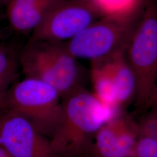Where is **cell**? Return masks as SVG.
Returning a JSON list of instances; mask_svg holds the SVG:
<instances>
[{
    "label": "cell",
    "mask_w": 157,
    "mask_h": 157,
    "mask_svg": "<svg viewBox=\"0 0 157 157\" xmlns=\"http://www.w3.org/2000/svg\"><path fill=\"white\" fill-rule=\"evenodd\" d=\"M149 109H152L157 111V87Z\"/></svg>",
    "instance_id": "15"
},
{
    "label": "cell",
    "mask_w": 157,
    "mask_h": 157,
    "mask_svg": "<svg viewBox=\"0 0 157 157\" xmlns=\"http://www.w3.org/2000/svg\"><path fill=\"white\" fill-rule=\"evenodd\" d=\"M0 157H11L5 148L0 144Z\"/></svg>",
    "instance_id": "16"
},
{
    "label": "cell",
    "mask_w": 157,
    "mask_h": 157,
    "mask_svg": "<svg viewBox=\"0 0 157 157\" xmlns=\"http://www.w3.org/2000/svg\"><path fill=\"white\" fill-rule=\"evenodd\" d=\"M0 144L11 157H57L50 139L19 114L0 112Z\"/></svg>",
    "instance_id": "7"
},
{
    "label": "cell",
    "mask_w": 157,
    "mask_h": 157,
    "mask_svg": "<svg viewBox=\"0 0 157 157\" xmlns=\"http://www.w3.org/2000/svg\"><path fill=\"white\" fill-rule=\"evenodd\" d=\"M134 157H157V139L145 136H138Z\"/></svg>",
    "instance_id": "14"
},
{
    "label": "cell",
    "mask_w": 157,
    "mask_h": 157,
    "mask_svg": "<svg viewBox=\"0 0 157 157\" xmlns=\"http://www.w3.org/2000/svg\"><path fill=\"white\" fill-rule=\"evenodd\" d=\"M22 46L16 41L0 44V104L6 91L19 77V52Z\"/></svg>",
    "instance_id": "12"
},
{
    "label": "cell",
    "mask_w": 157,
    "mask_h": 157,
    "mask_svg": "<svg viewBox=\"0 0 157 157\" xmlns=\"http://www.w3.org/2000/svg\"><path fill=\"white\" fill-rule=\"evenodd\" d=\"M103 15L124 13L133 10L143 0H94Z\"/></svg>",
    "instance_id": "13"
},
{
    "label": "cell",
    "mask_w": 157,
    "mask_h": 157,
    "mask_svg": "<svg viewBox=\"0 0 157 157\" xmlns=\"http://www.w3.org/2000/svg\"><path fill=\"white\" fill-rule=\"evenodd\" d=\"M19 62L25 77L50 84L62 100L83 87L84 68L64 43L29 39L21 48Z\"/></svg>",
    "instance_id": "2"
},
{
    "label": "cell",
    "mask_w": 157,
    "mask_h": 157,
    "mask_svg": "<svg viewBox=\"0 0 157 157\" xmlns=\"http://www.w3.org/2000/svg\"><path fill=\"white\" fill-rule=\"evenodd\" d=\"M110 67L116 92L118 106L123 108L134 100L136 95V80L129 65L126 53L107 59Z\"/></svg>",
    "instance_id": "10"
},
{
    "label": "cell",
    "mask_w": 157,
    "mask_h": 157,
    "mask_svg": "<svg viewBox=\"0 0 157 157\" xmlns=\"http://www.w3.org/2000/svg\"><path fill=\"white\" fill-rule=\"evenodd\" d=\"M104 16L94 0H65L30 39L65 43Z\"/></svg>",
    "instance_id": "6"
},
{
    "label": "cell",
    "mask_w": 157,
    "mask_h": 157,
    "mask_svg": "<svg viewBox=\"0 0 157 157\" xmlns=\"http://www.w3.org/2000/svg\"><path fill=\"white\" fill-rule=\"evenodd\" d=\"M65 0H8L6 14L11 28L32 34Z\"/></svg>",
    "instance_id": "9"
},
{
    "label": "cell",
    "mask_w": 157,
    "mask_h": 157,
    "mask_svg": "<svg viewBox=\"0 0 157 157\" xmlns=\"http://www.w3.org/2000/svg\"><path fill=\"white\" fill-rule=\"evenodd\" d=\"M61 102V95L50 84L25 77L6 91L0 104V112L22 115L50 139L59 121Z\"/></svg>",
    "instance_id": "5"
},
{
    "label": "cell",
    "mask_w": 157,
    "mask_h": 157,
    "mask_svg": "<svg viewBox=\"0 0 157 157\" xmlns=\"http://www.w3.org/2000/svg\"><path fill=\"white\" fill-rule=\"evenodd\" d=\"M121 111L104 105L81 87L63 98L59 121L50 138L57 157H90L95 135Z\"/></svg>",
    "instance_id": "1"
},
{
    "label": "cell",
    "mask_w": 157,
    "mask_h": 157,
    "mask_svg": "<svg viewBox=\"0 0 157 157\" xmlns=\"http://www.w3.org/2000/svg\"><path fill=\"white\" fill-rule=\"evenodd\" d=\"M143 1L131 11L101 17L64 43L67 50L76 59L91 62L126 53L139 21Z\"/></svg>",
    "instance_id": "3"
},
{
    "label": "cell",
    "mask_w": 157,
    "mask_h": 157,
    "mask_svg": "<svg viewBox=\"0 0 157 157\" xmlns=\"http://www.w3.org/2000/svg\"><path fill=\"white\" fill-rule=\"evenodd\" d=\"M8 0H0V6H6Z\"/></svg>",
    "instance_id": "17"
},
{
    "label": "cell",
    "mask_w": 157,
    "mask_h": 157,
    "mask_svg": "<svg viewBox=\"0 0 157 157\" xmlns=\"http://www.w3.org/2000/svg\"><path fill=\"white\" fill-rule=\"evenodd\" d=\"M126 57L136 80V111L144 114L157 87V0H144Z\"/></svg>",
    "instance_id": "4"
},
{
    "label": "cell",
    "mask_w": 157,
    "mask_h": 157,
    "mask_svg": "<svg viewBox=\"0 0 157 157\" xmlns=\"http://www.w3.org/2000/svg\"><path fill=\"white\" fill-rule=\"evenodd\" d=\"M90 76L93 93L107 107L122 109L117 104L112 73L107 60L91 62Z\"/></svg>",
    "instance_id": "11"
},
{
    "label": "cell",
    "mask_w": 157,
    "mask_h": 157,
    "mask_svg": "<svg viewBox=\"0 0 157 157\" xmlns=\"http://www.w3.org/2000/svg\"><path fill=\"white\" fill-rule=\"evenodd\" d=\"M138 135L137 124L121 113L98 130L90 157H134Z\"/></svg>",
    "instance_id": "8"
}]
</instances>
